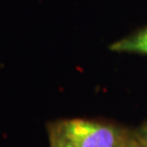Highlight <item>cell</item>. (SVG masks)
<instances>
[{
	"instance_id": "5b68a950",
	"label": "cell",
	"mask_w": 147,
	"mask_h": 147,
	"mask_svg": "<svg viewBox=\"0 0 147 147\" xmlns=\"http://www.w3.org/2000/svg\"><path fill=\"white\" fill-rule=\"evenodd\" d=\"M130 147H147L145 145H143V144H136V143H130Z\"/></svg>"
},
{
	"instance_id": "3957f363",
	"label": "cell",
	"mask_w": 147,
	"mask_h": 147,
	"mask_svg": "<svg viewBox=\"0 0 147 147\" xmlns=\"http://www.w3.org/2000/svg\"><path fill=\"white\" fill-rule=\"evenodd\" d=\"M140 143L147 146V125L142 130V134H141V137H140Z\"/></svg>"
},
{
	"instance_id": "277c9868",
	"label": "cell",
	"mask_w": 147,
	"mask_h": 147,
	"mask_svg": "<svg viewBox=\"0 0 147 147\" xmlns=\"http://www.w3.org/2000/svg\"><path fill=\"white\" fill-rule=\"evenodd\" d=\"M50 147H67L62 145L61 143L57 142V141H53V140H50Z\"/></svg>"
},
{
	"instance_id": "8992f818",
	"label": "cell",
	"mask_w": 147,
	"mask_h": 147,
	"mask_svg": "<svg viewBox=\"0 0 147 147\" xmlns=\"http://www.w3.org/2000/svg\"><path fill=\"white\" fill-rule=\"evenodd\" d=\"M127 147H130V143H129V146H127Z\"/></svg>"
},
{
	"instance_id": "6da1fadb",
	"label": "cell",
	"mask_w": 147,
	"mask_h": 147,
	"mask_svg": "<svg viewBox=\"0 0 147 147\" xmlns=\"http://www.w3.org/2000/svg\"><path fill=\"white\" fill-rule=\"evenodd\" d=\"M50 140L67 147H127L129 144L118 129L108 124L70 119L53 123Z\"/></svg>"
},
{
	"instance_id": "7a4b0ae2",
	"label": "cell",
	"mask_w": 147,
	"mask_h": 147,
	"mask_svg": "<svg viewBox=\"0 0 147 147\" xmlns=\"http://www.w3.org/2000/svg\"><path fill=\"white\" fill-rule=\"evenodd\" d=\"M110 50L117 53L147 55V27L117 40L110 46Z\"/></svg>"
}]
</instances>
